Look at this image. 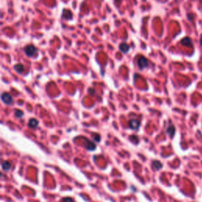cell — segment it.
<instances>
[{"label":"cell","mask_w":202,"mask_h":202,"mask_svg":"<svg viewBox=\"0 0 202 202\" xmlns=\"http://www.w3.org/2000/svg\"><path fill=\"white\" fill-rule=\"evenodd\" d=\"M140 125H141V122H140L139 120L137 119H131L129 122L130 128L132 129V130H135L139 128Z\"/></svg>","instance_id":"277c9868"},{"label":"cell","mask_w":202,"mask_h":202,"mask_svg":"<svg viewBox=\"0 0 202 202\" xmlns=\"http://www.w3.org/2000/svg\"><path fill=\"white\" fill-rule=\"evenodd\" d=\"M38 124H39V122H38V121L36 119H31L28 121V125L30 128H36L38 126Z\"/></svg>","instance_id":"8fae6325"},{"label":"cell","mask_w":202,"mask_h":202,"mask_svg":"<svg viewBox=\"0 0 202 202\" xmlns=\"http://www.w3.org/2000/svg\"><path fill=\"white\" fill-rule=\"evenodd\" d=\"M13 68H14V70H15L17 73H19V74L23 73L25 70L24 65L22 64V63H18V64H16V65L13 66Z\"/></svg>","instance_id":"8992f818"},{"label":"cell","mask_w":202,"mask_h":202,"mask_svg":"<svg viewBox=\"0 0 202 202\" xmlns=\"http://www.w3.org/2000/svg\"><path fill=\"white\" fill-rule=\"evenodd\" d=\"M72 16H73V14H72V12L70 10H67V9H65L64 10H63V18H65V19H66V20L70 19V18H72Z\"/></svg>","instance_id":"9c48e42d"},{"label":"cell","mask_w":202,"mask_h":202,"mask_svg":"<svg viewBox=\"0 0 202 202\" xmlns=\"http://www.w3.org/2000/svg\"><path fill=\"white\" fill-rule=\"evenodd\" d=\"M119 50L122 53H127L130 51V46L126 44V43H122L119 45Z\"/></svg>","instance_id":"52a82bcc"},{"label":"cell","mask_w":202,"mask_h":202,"mask_svg":"<svg viewBox=\"0 0 202 202\" xmlns=\"http://www.w3.org/2000/svg\"><path fill=\"white\" fill-rule=\"evenodd\" d=\"M201 45H202V38L201 39Z\"/></svg>","instance_id":"ac0fdd59"},{"label":"cell","mask_w":202,"mask_h":202,"mask_svg":"<svg viewBox=\"0 0 202 202\" xmlns=\"http://www.w3.org/2000/svg\"><path fill=\"white\" fill-rule=\"evenodd\" d=\"M89 91H90V93L93 94L94 92H95V90H94V89H89Z\"/></svg>","instance_id":"e0dca14e"},{"label":"cell","mask_w":202,"mask_h":202,"mask_svg":"<svg viewBox=\"0 0 202 202\" xmlns=\"http://www.w3.org/2000/svg\"><path fill=\"white\" fill-rule=\"evenodd\" d=\"M152 167H153L155 170H160L163 167V164H162V163H161L160 161L154 160L152 161Z\"/></svg>","instance_id":"7c38bea8"},{"label":"cell","mask_w":202,"mask_h":202,"mask_svg":"<svg viewBox=\"0 0 202 202\" xmlns=\"http://www.w3.org/2000/svg\"><path fill=\"white\" fill-rule=\"evenodd\" d=\"M2 168L4 171H9L11 168V163L10 161L5 160L2 163Z\"/></svg>","instance_id":"30bf717a"},{"label":"cell","mask_w":202,"mask_h":202,"mask_svg":"<svg viewBox=\"0 0 202 202\" xmlns=\"http://www.w3.org/2000/svg\"><path fill=\"white\" fill-rule=\"evenodd\" d=\"M1 99H2V101L5 104L10 105L12 103H13V97L8 92H2V96H1Z\"/></svg>","instance_id":"3957f363"},{"label":"cell","mask_w":202,"mask_h":202,"mask_svg":"<svg viewBox=\"0 0 202 202\" xmlns=\"http://www.w3.org/2000/svg\"><path fill=\"white\" fill-rule=\"evenodd\" d=\"M24 51L25 53L27 56L28 57H32L33 56L34 54L37 53V49L35 48V46L32 45V44H28L27 45L26 47H25L24 48Z\"/></svg>","instance_id":"7a4b0ae2"},{"label":"cell","mask_w":202,"mask_h":202,"mask_svg":"<svg viewBox=\"0 0 202 202\" xmlns=\"http://www.w3.org/2000/svg\"><path fill=\"white\" fill-rule=\"evenodd\" d=\"M61 202H74V201H73V199L70 198H63V199H62Z\"/></svg>","instance_id":"2e32d148"},{"label":"cell","mask_w":202,"mask_h":202,"mask_svg":"<svg viewBox=\"0 0 202 202\" xmlns=\"http://www.w3.org/2000/svg\"><path fill=\"white\" fill-rule=\"evenodd\" d=\"M92 137H93L94 140L96 141V142H100V136L98 133H95V134H92Z\"/></svg>","instance_id":"9a60e30c"},{"label":"cell","mask_w":202,"mask_h":202,"mask_svg":"<svg viewBox=\"0 0 202 202\" xmlns=\"http://www.w3.org/2000/svg\"><path fill=\"white\" fill-rule=\"evenodd\" d=\"M181 44L184 46H191L192 45V41L190 38L189 37H186L184 39H183L181 40Z\"/></svg>","instance_id":"4fadbf2b"},{"label":"cell","mask_w":202,"mask_h":202,"mask_svg":"<svg viewBox=\"0 0 202 202\" xmlns=\"http://www.w3.org/2000/svg\"><path fill=\"white\" fill-rule=\"evenodd\" d=\"M137 63L138 67L141 69V70H143L145 68L148 67V60L146 59L145 57L142 56V55H140L138 58H137Z\"/></svg>","instance_id":"6da1fadb"},{"label":"cell","mask_w":202,"mask_h":202,"mask_svg":"<svg viewBox=\"0 0 202 202\" xmlns=\"http://www.w3.org/2000/svg\"><path fill=\"white\" fill-rule=\"evenodd\" d=\"M167 133L170 137H172L174 135V133H175V127L173 125H170L167 128Z\"/></svg>","instance_id":"ba28073f"},{"label":"cell","mask_w":202,"mask_h":202,"mask_svg":"<svg viewBox=\"0 0 202 202\" xmlns=\"http://www.w3.org/2000/svg\"><path fill=\"white\" fill-rule=\"evenodd\" d=\"M85 141V148H87L88 150H89V151H92V150H94L95 148H96V145L92 142V141H89V140L86 139V138H84Z\"/></svg>","instance_id":"5b68a950"},{"label":"cell","mask_w":202,"mask_h":202,"mask_svg":"<svg viewBox=\"0 0 202 202\" xmlns=\"http://www.w3.org/2000/svg\"><path fill=\"white\" fill-rule=\"evenodd\" d=\"M115 1H120V0H115Z\"/></svg>","instance_id":"d6986e66"},{"label":"cell","mask_w":202,"mask_h":202,"mask_svg":"<svg viewBox=\"0 0 202 202\" xmlns=\"http://www.w3.org/2000/svg\"><path fill=\"white\" fill-rule=\"evenodd\" d=\"M14 115L17 118H22L24 115V112L22 110H16L15 112H14Z\"/></svg>","instance_id":"5bb4252c"}]
</instances>
